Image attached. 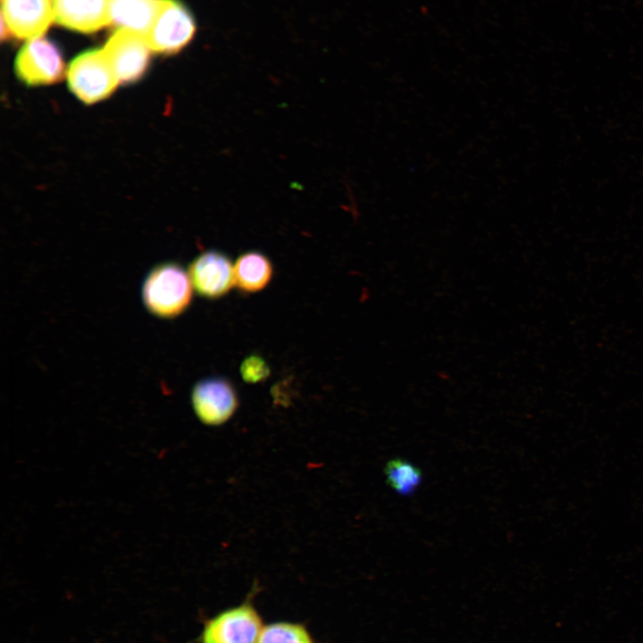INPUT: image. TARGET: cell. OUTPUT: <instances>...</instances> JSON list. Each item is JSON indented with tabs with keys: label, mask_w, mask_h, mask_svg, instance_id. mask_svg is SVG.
<instances>
[{
	"label": "cell",
	"mask_w": 643,
	"mask_h": 643,
	"mask_svg": "<svg viewBox=\"0 0 643 643\" xmlns=\"http://www.w3.org/2000/svg\"><path fill=\"white\" fill-rule=\"evenodd\" d=\"M192 288L188 272L180 264H158L148 272L143 282L144 305L154 316L174 318L188 307Z\"/></svg>",
	"instance_id": "6da1fadb"
},
{
	"label": "cell",
	"mask_w": 643,
	"mask_h": 643,
	"mask_svg": "<svg viewBox=\"0 0 643 643\" xmlns=\"http://www.w3.org/2000/svg\"><path fill=\"white\" fill-rule=\"evenodd\" d=\"M66 77L71 93L87 104L109 97L120 84L103 48L77 55L71 62Z\"/></svg>",
	"instance_id": "7a4b0ae2"
},
{
	"label": "cell",
	"mask_w": 643,
	"mask_h": 643,
	"mask_svg": "<svg viewBox=\"0 0 643 643\" xmlns=\"http://www.w3.org/2000/svg\"><path fill=\"white\" fill-rule=\"evenodd\" d=\"M196 30L195 19L184 4L179 0H161L145 38L151 51L172 54L189 44Z\"/></svg>",
	"instance_id": "3957f363"
},
{
	"label": "cell",
	"mask_w": 643,
	"mask_h": 643,
	"mask_svg": "<svg viewBox=\"0 0 643 643\" xmlns=\"http://www.w3.org/2000/svg\"><path fill=\"white\" fill-rule=\"evenodd\" d=\"M251 596L207 619L199 643H256L264 625Z\"/></svg>",
	"instance_id": "277c9868"
},
{
	"label": "cell",
	"mask_w": 643,
	"mask_h": 643,
	"mask_svg": "<svg viewBox=\"0 0 643 643\" xmlns=\"http://www.w3.org/2000/svg\"><path fill=\"white\" fill-rule=\"evenodd\" d=\"M16 76L28 86H45L60 81L65 65L58 46L43 37L29 39L14 61Z\"/></svg>",
	"instance_id": "5b68a950"
},
{
	"label": "cell",
	"mask_w": 643,
	"mask_h": 643,
	"mask_svg": "<svg viewBox=\"0 0 643 643\" xmlns=\"http://www.w3.org/2000/svg\"><path fill=\"white\" fill-rule=\"evenodd\" d=\"M103 51L120 84L136 82L148 67L150 48L145 37L138 32L116 29Z\"/></svg>",
	"instance_id": "8992f818"
},
{
	"label": "cell",
	"mask_w": 643,
	"mask_h": 643,
	"mask_svg": "<svg viewBox=\"0 0 643 643\" xmlns=\"http://www.w3.org/2000/svg\"><path fill=\"white\" fill-rule=\"evenodd\" d=\"M191 400L198 419L209 426L226 422L234 414L238 404L232 385L219 378L198 381L193 388Z\"/></svg>",
	"instance_id": "52a82bcc"
},
{
	"label": "cell",
	"mask_w": 643,
	"mask_h": 643,
	"mask_svg": "<svg viewBox=\"0 0 643 643\" xmlns=\"http://www.w3.org/2000/svg\"><path fill=\"white\" fill-rule=\"evenodd\" d=\"M2 1V22L19 39L41 37L54 20L52 0Z\"/></svg>",
	"instance_id": "ba28073f"
},
{
	"label": "cell",
	"mask_w": 643,
	"mask_h": 643,
	"mask_svg": "<svg viewBox=\"0 0 643 643\" xmlns=\"http://www.w3.org/2000/svg\"><path fill=\"white\" fill-rule=\"evenodd\" d=\"M188 275L195 290L209 299L225 295L235 284L230 260L218 251L201 254L189 264Z\"/></svg>",
	"instance_id": "9c48e42d"
},
{
	"label": "cell",
	"mask_w": 643,
	"mask_h": 643,
	"mask_svg": "<svg viewBox=\"0 0 643 643\" xmlns=\"http://www.w3.org/2000/svg\"><path fill=\"white\" fill-rule=\"evenodd\" d=\"M113 0H52L54 21L61 26L91 33L111 24Z\"/></svg>",
	"instance_id": "30bf717a"
},
{
	"label": "cell",
	"mask_w": 643,
	"mask_h": 643,
	"mask_svg": "<svg viewBox=\"0 0 643 643\" xmlns=\"http://www.w3.org/2000/svg\"><path fill=\"white\" fill-rule=\"evenodd\" d=\"M161 0H113L111 24L144 37L156 15Z\"/></svg>",
	"instance_id": "8fae6325"
},
{
	"label": "cell",
	"mask_w": 643,
	"mask_h": 643,
	"mask_svg": "<svg viewBox=\"0 0 643 643\" xmlns=\"http://www.w3.org/2000/svg\"><path fill=\"white\" fill-rule=\"evenodd\" d=\"M272 268L269 259L258 252L241 255L234 267L235 284L244 292H256L270 281Z\"/></svg>",
	"instance_id": "7c38bea8"
},
{
	"label": "cell",
	"mask_w": 643,
	"mask_h": 643,
	"mask_svg": "<svg viewBox=\"0 0 643 643\" xmlns=\"http://www.w3.org/2000/svg\"><path fill=\"white\" fill-rule=\"evenodd\" d=\"M384 472L387 483L401 495L413 493L422 481L421 471L413 463L400 458L388 461Z\"/></svg>",
	"instance_id": "4fadbf2b"
},
{
	"label": "cell",
	"mask_w": 643,
	"mask_h": 643,
	"mask_svg": "<svg viewBox=\"0 0 643 643\" xmlns=\"http://www.w3.org/2000/svg\"><path fill=\"white\" fill-rule=\"evenodd\" d=\"M256 643H315V641L304 624L276 622L263 626Z\"/></svg>",
	"instance_id": "5bb4252c"
},
{
	"label": "cell",
	"mask_w": 643,
	"mask_h": 643,
	"mask_svg": "<svg viewBox=\"0 0 643 643\" xmlns=\"http://www.w3.org/2000/svg\"><path fill=\"white\" fill-rule=\"evenodd\" d=\"M240 371L243 379L252 383L264 380L270 373L268 365L258 355H251L245 359Z\"/></svg>",
	"instance_id": "9a60e30c"
}]
</instances>
